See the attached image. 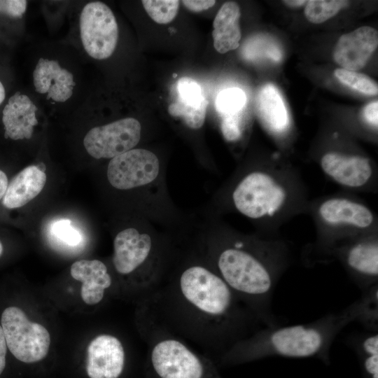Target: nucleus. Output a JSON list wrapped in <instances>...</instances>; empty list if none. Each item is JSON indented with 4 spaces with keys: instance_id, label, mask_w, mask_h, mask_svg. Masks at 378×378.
<instances>
[{
    "instance_id": "5",
    "label": "nucleus",
    "mask_w": 378,
    "mask_h": 378,
    "mask_svg": "<svg viewBox=\"0 0 378 378\" xmlns=\"http://www.w3.org/2000/svg\"><path fill=\"white\" fill-rule=\"evenodd\" d=\"M113 265L122 276H134V290L143 302L163 276V255L152 236L136 228L118 232L113 240Z\"/></svg>"
},
{
    "instance_id": "19",
    "label": "nucleus",
    "mask_w": 378,
    "mask_h": 378,
    "mask_svg": "<svg viewBox=\"0 0 378 378\" xmlns=\"http://www.w3.org/2000/svg\"><path fill=\"white\" fill-rule=\"evenodd\" d=\"M321 218L331 225H349L365 228L373 222V215L365 206L344 198H332L319 207Z\"/></svg>"
},
{
    "instance_id": "18",
    "label": "nucleus",
    "mask_w": 378,
    "mask_h": 378,
    "mask_svg": "<svg viewBox=\"0 0 378 378\" xmlns=\"http://www.w3.org/2000/svg\"><path fill=\"white\" fill-rule=\"evenodd\" d=\"M46 178V173L39 167H27L8 183L3 197V205L8 209H15L25 205L41 192Z\"/></svg>"
},
{
    "instance_id": "13",
    "label": "nucleus",
    "mask_w": 378,
    "mask_h": 378,
    "mask_svg": "<svg viewBox=\"0 0 378 378\" xmlns=\"http://www.w3.org/2000/svg\"><path fill=\"white\" fill-rule=\"evenodd\" d=\"M323 172L337 183L349 188L365 185L372 173L369 160L361 156L328 153L321 160Z\"/></svg>"
},
{
    "instance_id": "28",
    "label": "nucleus",
    "mask_w": 378,
    "mask_h": 378,
    "mask_svg": "<svg viewBox=\"0 0 378 378\" xmlns=\"http://www.w3.org/2000/svg\"><path fill=\"white\" fill-rule=\"evenodd\" d=\"M335 77L343 84L365 94L375 95L378 92L377 83L368 76L354 71L337 69Z\"/></svg>"
},
{
    "instance_id": "12",
    "label": "nucleus",
    "mask_w": 378,
    "mask_h": 378,
    "mask_svg": "<svg viewBox=\"0 0 378 378\" xmlns=\"http://www.w3.org/2000/svg\"><path fill=\"white\" fill-rule=\"evenodd\" d=\"M377 46V31L368 26L361 27L340 37L333 57L342 69L356 71L364 67Z\"/></svg>"
},
{
    "instance_id": "38",
    "label": "nucleus",
    "mask_w": 378,
    "mask_h": 378,
    "mask_svg": "<svg viewBox=\"0 0 378 378\" xmlns=\"http://www.w3.org/2000/svg\"><path fill=\"white\" fill-rule=\"evenodd\" d=\"M6 97L5 89L3 84L0 81V104L4 102Z\"/></svg>"
},
{
    "instance_id": "30",
    "label": "nucleus",
    "mask_w": 378,
    "mask_h": 378,
    "mask_svg": "<svg viewBox=\"0 0 378 378\" xmlns=\"http://www.w3.org/2000/svg\"><path fill=\"white\" fill-rule=\"evenodd\" d=\"M207 105L189 107L176 102L169 106L168 112L172 116L181 118L188 127L196 130L202 127L204 123Z\"/></svg>"
},
{
    "instance_id": "16",
    "label": "nucleus",
    "mask_w": 378,
    "mask_h": 378,
    "mask_svg": "<svg viewBox=\"0 0 378 378\" xmlns=\"http://www.w3.org/2000/svg\"><path fill=\"white\" fill-rule=\"evenodd\" d=\"M36 111L37 107L28 96L20 92L11 96L2 112L5 138L30 139L34 126L38 124Z\"/></svg>"
},
{
    "instance_id": "33",
    "label": "nucleus",
    "mask_w": 378,
    "mask_h": 378,
    "mask_svg": "<svg viewBox=\"0 0 378 378\" xmlns=\"http://www.w3.org/2000/svg\"><path fill=\"white\" fill-rule=\"evenodd\" d=\"M378 102H371L365 106L363 111V115L366 122L372 126L377 127L378 124Z\"/></svg>"
},
{
    "instance_id": "21",
    "label": "nucleus",
    "mask_w": 378,
    "mask_h": 378,
    "mask_svg": "<svg viewBox=\"0 0 378 378\" xmlns=\"http://www.w3.org/2000/svg\"><path fill=\"white\" fill-rule=\"evenodd\" d=\"M258 114L271 130L284 131L288 123L287 109L278 89L272 84L264 85L257 97Z\"/></svg>"
},
{
    "instance_id": "24",
    "label": "nucleus",
    "mask_w": 378,
    "mask_h": 378,
    "mask_svg": "<svg viewBox=\"0 0 378 378\" xmlns=\"http://www.w3.org/2000/svg\"><path fill=\"white\" fill-rule=\"evenodd\" d=\"M348 4L349 1L342 0L307 1L304 15L311 22L320 24L335 15Z\"/></svg>"
},
{
    "instance_id": "7",
    "label": "nucleus",
    "mask_w": 378,
    "mask_h": 378,
    "mask_svg": "<svg viewBox=\"0 0 378 378\" xmlns=\"http://www.w3.org/2000/svg\"><path fill=\"white\" fill-rule=\"evenodd\" d=\"M284 188L270 174L253 172L245 176L232 192V201L239 212L251 218L273 216L284 204Z\"/></svg>"
},
{
    "instance_id": "6",
    "label": "nucleus",
    "mask_w": 378,
    "mask_h": 378,
    "mask_svg": "<svg viewBox=\"0 0 378 378\" xmlns=\"http://www.w3.org/2000/svg\"><path fill=\"white\" fill-rule=\"evenodd\" d=\"M1 326L7 348L20 361L36 363L48 355L51 342L48 330L30 321L20 307H6L1 314Z\"/></svg>"
},
{
    "instance_id": "20",
    "label": "nucleus",
    "mask_w": 378,
    "mask_h": 378,
    "mask_svg": "<svg viewBox=\"0 0 378 378\" xmlns=\"http://www.w3.org/2000/svg\"><path fill=\"white\" fill-rule=\"evenodd\" d=\"M240 8L237 3L225 2L218 11L214 22V46L220 53L235 50L241 37L239 27Z\"/></svg>"
},
{
    "instance_id": "39",
    "label": "nucleus",
    "mask_w": 378,
    "mask_h": 378,
    "mask_svg": "<svg viewBox=\"0 0 378 378\" xmlns=\"http://www.w3.org/2000/svg\"><path fill=\"white\" fill-rule=\"evenodd\" d=\"M2 252H3V246H2V244L0 241V257H1V254H2Z\"/></svg>"
},
{
    "instance_id": "2",
    "label": "nucleus",
    "mask_w": 378,
    "mask_h": 378,
    "mask_svg": "<svg viewBox=\"0 0 378 378\" xmlns=\"http://www.w3.org/2000/svg\"><path fill=\"white\" fill-rule=\"evenodd\" d=\"M377 285L346 308L304 324L262 327L239 342L216 362L220 366L248 363L272 356L316 358L330 363V348L338 334L350 323L360 321L377 328Z\"/></svg>"
},
{
    "instance_id": "4",
    "label": "nucleus",
    "mask_w": 378,
    "mask_h": 378,
    "mask_svg": "<svg viewBox=\"0 0 378 378\" xmlns=\"http://www.w3.org/2000/svg\"><path fill=\"white\" fill-rule=\"evenodd\" d=\"M141 314L148 344L146 378H223L213 358L194 351L142 309Z\"/></svg>"
},
{
    "instance_id": "35",
    "label": "nucleus",
    "mask_w": 378,
    "mask_h": 378,
    "mask_svg": "<svg viewBox=\"0 0 378 378\" xmlns=\"http://www.w3.org/2000/svg\"><path fill=\"white\" fill-rule=\"evenodd\" d=\"M7 349L4 332L0 325V375L2 374L6 367Z\"/></svg>"
},
{
    "instance_id": "3",
    "label": "nucleus",
    "mask_w": 378,
    "mask_h": 378,
    "mask_svg": "<svg viewBox=\"0 0 378 378\" xmlns=\"http://www.w3.org/2000/svg\"><path fill=\"white\" fill-rule=\"evenodd\" d=\"M263 249L226 244L211 249L208 263L263 327L274 328L282 325L272 309L279 274L276 255L267 248L260 252Z\"/></svg>"
},
{
    "instance_id": "37",
    "label": "nucleus",
    "mask_w": 378,
    "mask_h": 378,
    "mask_svg": "<svg viewBox=\"0 0 378 378\" xmlns=\"http://www.w3.org/2000/svg\"><path fill=\"white\" fill-rule=\"evenodd\" d=\"M307 1L303 0H290L284 1V3L289 6L298 7L307 4Z\"/></svg>"
},
{
    "instance_id": "11",
    "label": "nucleus",
    "mask_w": 378,
    "mask_h": 378,
    "mask_svg": "<svg viewBox=\"0 0 378 378\" xmlns=\"http://www.w3.org/2000/svg\"><path fill=\"white\" fill-rule=\"evenodd\" d=\"M126 365V352L120 339L101 334L89 343L86 372L90 378H120Z\"/></svg>"
},
{
    "instance_id": "1",
    "label": "nucleus",
    "mask_w": 378,
    "mask_h": 378,
    "mask_svg": "<svg viewBox=\"0 0 378 378\" xmlns=\"http://www.w3.org/2000/svg\"><path fill=\"white\" fill-rule=\"evenodd\" d=\"M141 309L158 324L202 347L215 363L263 327L207 262L184 265L162 279Z\"/></svg>"
},
{
    "instance_id": "10",
    "label": "nucleus",
    "mask_w": 378,
    "mask_h": 378,
    "mask_svg": "<svg viewBox=\"0 0 378 378\" xmlns=\"http://www.w3.org/2000/svg\"><path fill=\"white\" fill-rule=\"evenodd\" d=\"M160 170V160L154 153L144 148H133L110 160L107 178L115 188L130 190L153 183Z\"/></svg>"
},
{
    "instance_id": "36",
    "label": "nucleus",
    "mask_w": 378,
    "mask_h": 378,
    "mask_svg": "<svg viewBox=\"0 0 378 378\" xmlns=\"http://www.w3.org/2000/svg\"><path fill=\"white\" fill-rule=\"evenodd\" d=\"M8 178L6 174L0 170V200L4 197L8 187Z\"/></svg>"
},
{
    "instance_id": "31",
    "label": "nucleus",
    "mask_w": 378,
    "mask_h": 378,
    "mask_svg": "<svg viewBox=\"0 0 378 378\" xmlns=\"http://www.w3.org/2000/svg\"><path fill=\"white\" fill-rule=\"evenodd\" d=\"M238 114L224 116L221 130L224 138L230 141H236L241 136Z\"/></svg>"
},
{
    "instance_id": "27",
    "label": "nucleus",
    "mask_w": 378,
    "mask_h": 378,
    "mask_svg": "<svg viewBox=\"0 0 378 378\" xmlns=\"http://www.w3.org/2000/svg\"><path fill=\"white\" fill-rule=\"evenodd\" d=\"M177 102L189 107H200L208 104V101L202 94L201 86L194 79L182 77L177 83Z\"/></svg>"
},
{
    "instance_id": "23",
    "label": "nucleus",
    "mask_w": 378,
    "mask_h": 378,
    "mask_svg": "<svg viewBox=\"0 0 378 378\" xmlns=\"http://www.w3.org/2000/svg\"><path fill=\"white\" fill-rule=\"evenodd\" d=\"M51 243L63 250L81 248L84 238L80 231L72 225L70 220L62 218L53 221L48 229Z\"/></svg>"
},
{
    "instance_id": "22",
    "label": "nucleus",
    "mask_w": 378,
    "mask_h": 378,
    "mask_svg": "<svg viewBox=\"0 0 378 378\" xmlns=\"http://www.w3.org/2000/svg\"><path fill=\"white\" fill-rule=\"evenodd\" d=\"M346 342L358 356L363 378H378L377 330L350 335Z\"/></svg>"
},
{
    "instance_id": "29",
    "label": "nucleus",
    "mask_w": 378,
    "mask_h": 378,
    "mask_svg": "<svg viewBox=\"0 0 378 378\" xmlns=\"http://www.w3.org/2000/svg\"><path fill=\"white\" fill-rule=\"evenodd\" d=\"M141 2L148 15L159 24L172 22L178 10L177 0H144Z\"/></svg>"
},
{
    "instance_id": "32",
    "label": "nucleus",
    "mask_w": 378,
    "mask_h": 378,
    "mask_svg": "<svg viewBox=\"0 0 378 378\" xmlns=\"http://www.w3.org/2000/svg\"><path fill=\"white\" fill-rule=\"evenodd\" d=\"M27 1L24 0H0V13L13 18H21L27 9Z\"/></svg>"
},
{
    "instance_id": "9",
    "label": "nucleus",
    "mask_w": 378,
    "mask_h": 378,
    "mask_svg": "<svg viewBox=\"0 0 378 378\" xmlns=\"http://www.w3.org/2000/svg\"><path fill=\"white\" fill-rule=\"evenodd\" d=\"M141 126L139 120L126 118L92 128L83 139L85 150L96 159L113 158L139 143Z\"/></svg>"
},
{
    "instance_id": "34",
    "label": "nucleus",
    "mask_w": 378,
    "mask_h": 378,
    "mask_svg": "<svg viewBox=\"0 0 378 378\" xmlns=\"http://www.w3.org/2000/svg\"><path fill=\"white\" fill-rule=\"evenodd\" d=\"M182 3L188 10L193 12H200L212 7L215 4L216 1L211 0H184L182 1Z\"/></svg>"
},
{
    "instance_id": "25",
    "label": "nucleus",
    "mask_w": 378,
    "mask_h": 378,
    "mask_svg": "<svg viewBox=\"0 0 378 378\" xmlns=\"http://www.w3.org/2000/svg\"><path fill=\"white\" fill-rule=\"evenodd\" d=\"M243 55L247 59L267 57L279 61L281 57L279 48L269 38L263 36H255L246 41L243 46Z\"/></svg>"
},
{
    "instance_id": "14",
    "label": "nucleus",
    "mask_w": 378,
    "mask_h": 378,
    "mask_svg": "<svg viewBox=\"0 0 378 378\" xmlns=\"http://www.w3.org/2000/svg\"><path fill=\"white\" fill-rule=\"evenodd\" d=\"M35 90L47 93V99L65 102L73 94L76 85L73 74L63 69L56 60L40 58L33 72Z\"/></svg>"
},
{
    "instance_id": "26",
    "label": "nucleus",
    "mask_w": 378,
    "mask_h": 378,
    "mask_svg": "<svg viewBox=\"0 0 378 378\" xmlns=\"http://www.w3.org/2000/svg\"><path fill=\"white\" fill-rule=\"evenodd\" d=\"M246 102L245 92L240 88H231L220 91L216 97V108L224 116L238 114Z\"/></svg>"
},
{
    "instance_id": "15",
    "label": "nucleus",
    "mask_w": 378,
    "mask_h": 378,
    "mask_svg": "<svg viewBox=\"0 0 378 378\" xmlns=\"http://www.w3.org/2000/svg\"><path fill=\"white\" fill-rule=\"evenodd\" d=\"M71 276L81 282L80 296L88 305H95L104 298L112 285V277L106 265L99 260H80L74 262Z\"/></svg>"
},
{
    "instance_id": "17",
    "label": "nucleus",
    "mask_w": 378,
    "mask_h": 378,
    "mask_svg": "<svg viewBox=\"0 0 378 378\" xmlns=\"http://www.w3.org/2000/svg\"><path fill=\"white\" fill-rule=\"evenodd\" d=\"M346 265L356 276L363 292L377 285L378 276V245L374 241H361L346 248Z\"/></svg>"
},
{
    "instance_id": "8",
    "label": "nucleus",
    "mask_w": 378,
    "mask_h": 378,
    "mask_svg": "<svg viewBox=\"0 0 378 378\" xmlns=\"http://www.w3.org/2000/svg\"><path fill=\"white\" fill-rule=\"evenodd\" d=\"M80 34L86 52L96 59H105L113 53L118 27L111 8L101 1L87 4L79 20Z\"/></svg>"
}]
</instances>
